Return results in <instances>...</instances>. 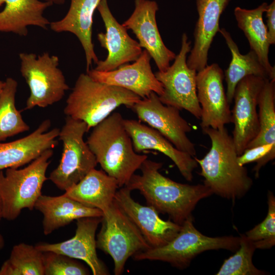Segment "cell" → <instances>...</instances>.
I'll list each match as a JSON object with an SVG mask.
<instances>
[{"instance_id":"obj_28","label":"cell","mask_w":275,"mask_h":275,"mask_svg":"<svg viewBox=\"0 0 275 275\" xmlns=\"http://www.w3.org/2000/svg\"><path fill=\"white\" fill-rule=\"evenodd\" d=\"M17 86L15 79L8 77L0 94V142L30 129L16 107Z\"/></svg>"},{"instance_id":"obj_6","label":"cell","mask_w":275,"mask_h":275,"mask_svg":"<svg viewBox=\"0 0 275 275\" xmlns=\"http://www.w3.org/2000/svg\"><path fill=\"white\" fill-rule=\"evenodd\" d=\"M193 222L191 215L181 225L179 232L169 242L160 247L140 251L132 256L133 259L136 261H161L184 269L195 257L203 252L219 249L236 251L238 249L239 237H209L199 231Z\"/></svg>"},{"instance_id":"obj_18","label":"cell","mask_w":275,"mask_h":275,"mask_svg":"<svg viewBox=\"0 0 275 275\" xmlns=\"http://www.w3.org/2000/svg\"><path fill=\"white\" fill-rule=\"evenodd\" d=\"M102 217H87L76 220L74 236L65 241L56 243L39 242L35 246L42 252L61 254L86 263L94 275L108 274V270L98 257L96 232Z\"/></svg>"},{"instance_id":"obj_36","label":"cell","mask_w":275,"mask_h":275,"mask_svg":"<svg viewBox=\"0 0 275 275\" xmlns=\"http://www.w3.org/2000/svg\"><path fill=\"white\" fill-rule=\"evenodd\" d=\"M44 1L49 2L52 4L62 5L65 3V0H44Z\"/></svg>"},{"instance_id":"obj_22","label":"cell","mask_w":275,"mask_h":275,"mask_svg":"<svg viewBox=\"0 0 275 275\" xmlns=\"http://www.w3.org/2000/svg\"><path fill=\"white\" fill-rule=\"evenodd\" d=\"M101 0H70L69 10L59 20L50 23L51 30L57 33L70 32L76 36L84 49L86 70L92 63L97 64L98 58L92 42L93 15Z\"/></svg>"},{"instance_id":"obj_10","label":"cell","mask_w":275,"mask_h":275,"mask_svg":"<svg viewBox=\"0 0 275 275\" xmlns=\"http://www.w3.org/2000/svg\"><path fill=\"white\" fill-rule=\"evenodd\" d=\"M190 41L183 33L179 53L173 64L164 71H158L155 75L162 85L163 93L159 96L164 104L179 110L185 109L198 119L201 117V107L199 103L196 86L197 72L189 68L186 63L191 49Z\"/></svg>"},{"instance_id":"obj_29","label":"cell","mask_w":275,"mask_h":275,"mask_svg":"<svg viewBox=\"0 0 275 275\" xmlns=\"http://www.w3.org/2000/svg\"><path fill=\"white\" fill-rule=\"evenodd\" d=\"M0 275H44L43 252L23 242L14 245L0 268Z\"/></svg>"},{"instance_id":"obj_20","label":"cell","mask_w":275,"mask_h":275,"mask_svg":"<svg viewBox=\"0 0 275 275\" xmlns=\"http://www.w3.org/2000/svg\"><path fill=\"white\" fill-rule=\"evenodd\" d=\"M195 1L198 18L194 32V45L186 63L189 68L198 72L208 65L209 48L220 29L221 16L230 0Z\"/></svg>"},{"instance_id":"obj_23","label":"cell","mask_w":275,"mask_h":275,"mask_svg":"<svg viewBox=\"0 0 275 275\" xmlns=\"http://www.w3.org/2000/svg\"><path fill=\"white\" fill-rule=\"evenodd\" d=\"M34 208L43 214V232L45 235L74 220L87 217H102L103 215L100 210L82 204L64 194L59 196L41 195Z\"/></svg>"},{"instance_id":"obj_33","label":"cell","mask_w":275,"mask_h":275,"mask_svg":"<svg viewBox=\"0 0 275 275\" xmlns=\"http://www.w3.org/2000/svg\"><path fill=\"white\" fill-rule=\"evenodd\" d=\"M44 275H87L89 270L74 259L51 251L43 252Z\"/></svg>"},{"instance_id":"obj_19","label":"cell","mask_w":275,"mask_h":275,"mask_svg":"<svg viewBox=\"0 0 275 275\" xmlns=\"http://www.w3.org/2000/svg\"><path fill=\"white\" fill-rule=\"evenodd\" d=\"M51 121L46 119L30 134L10 142H0V171L18 168L39 157L45 151L53 149L58 144L60 129L49 130Z\"/></svg>"},{"instance_id":"obj_1","label":"cell","mask_w":275,"mask_h":275,"mask_svg":"<svg viewBox=\"0 0 275 275\" xmlns=\"http://www.w3.org/2000/svg\"><path fill=\"white\" fill-rule=\"evenodd\" d=\"M162 164L146 159L140 168L141 175L134 174L125 186L131 191L138 190L148 205L181 225L197 203L213 193L204 184H182L164 176L159 171Z\"/></svg>"},{"instance_id":"obj_35","label":"cell","mask_w":275,"mask_h":275,"mask_svg":"<svg viewBox=\"0 0 275 275\" xmlns=\"http://www.w3.org/2000/svg\"><path fill=\"white\" fill-rule=\"evenodd\" d=\"M265 13L268 42L273 45L275 44V0L267 5Z\"/></svg>"},{"instance_id":"obj_5","label":"cell","mask_w":275,"mask_h":275,"mask_svg":"<svg viewBox=\"0 0 275 275\" xmlns=\"http://www.w3.org/2000/svg\"><path fill=\"white\" fill-rule=\"evenodd\" d=\"M53 149L45 151L22 169L8 168L0 171V198L3 218L16 219L25 208L32 210L42 195L43 184L48 179L47 169Z\"/></svg>"},{"instance_id":"obj_32","label":"cell","mask_w":275,"mask_h":275,"mask_svg":"<svg viewBox=\"0 0 275 275\" xmlns=\"http://www.w3.org/2000/svg\"><path fill=\"white\" fill-rule=\"evenodd\" d=\"M267 203L268 212L265 219L245 234L256 249H269L275 244V197L270 191Z\"/></svg>"},{"instance_id":"obj_27","label":"cell","mask_w":275,"mask_h":275,"mask_svg":"<svg viewBox=\"0 0 275 275\" xmlns=\"http://www.w3.org/2000/svg\"><path fill=\"white\" fill-rule=\"evenodd\" d=\"M218 32L225 40L232 56L229 65L224 73L227 84L226 96L230 104L233 100L236 86L243 78L249 75H255L269 80L270 78L255 51L251 50L245 54H241L229 32L225 28H222Z\"/></svg>"},{"instance_id":"obj_21","label":"cell","mask_w":275,"mask_h":275,"mask_svg":"<svg viewBox=\"0 0 275 275\" xmlns=\"http://www.w3.org/2000/svg\"><path fill=\"white\" fill-rule=\"evenodd\" d=\"M124 125L131 139L135 152L158 151L173 161L187 181L193 180V172L198 166L194 156L179 150L158 131L139 121L124 119Z\"/></svg>"},{"instance_id":"obj_3","label":"cell","mask_w":275,"mask_h":275,"mask_svg":"<svg viewBox=\"0 0 275 275\" xmlns=\"http://www.w3.org/2000/svg\"><path fill=\"white\" fill-rule=\"evenodd\" d=\"M124 119L113 113L93 127L86 143L102 170L125 186L148 156L134 151Z\"/></svg>"},{"instance_id":"obj_31","label":"cell","mask_w":275,"mask_h":275,"mask_svg":"<svg viewBox=\"0 0 275 275\" xmlns=\"http://www.w3.org/2000/svg\"><path fill=\"white\" fill-rule=\"evenodd\" d=\"M239 246L236 253L225 260L216 275H263L266 272L257 268L253 263L256 249L253 241L241 235Z\"/></svg>"},{"instance_id":"obj_24","label":"cell","mask_w":275,"mask_h":275,"mask_svg":"<svg viewBox=\"0 0 275 275\" xmlns=\"http://www.w3.org/2000/svg\"><path fill=\"white\" fill-rule=\"evenodd\" d=\"M0 12V32H11L21 36L28 34V27L37 26L47 30L50 22L44 16L46 8L52 4L40 0H5Z\"/></svg>"},{"instance_id":"obj_16","label":"cell","mask_w":275,"mask_h":275,"mask_svg":"<svg viewBox=\"0 0 275 275\" xmlns=\"http://www.w3.org/2000/svg\"><path fill=\"white\" fill-rule=\"evenodd\" d=\"M125 186L117 190L114 201L135 225L151 248L163 246L178 233L181 225L172 221H164L153 207L143 206L131 196Z\"/></svg>"},{"instance_id":"obj_37","label":"cell","mask_w":275,"mask_h":275,"mask_svg":"<svg viewBox=\"0 0 275 275\" xmlns=\"http://www.w3.org/2000/svg\"><path fill=\"white\" fill-rule=\"evenodd\" d=\"M5 245L4 238L0 232V251H1Z\"/></svg>"},{"instance_id":"obj_13","label":"cell","mask_w":275,"mask_h":275,"mask_svg":"<svg viewBox=\"0 0 275 275\" xmlns=\"http://www.w3.org/2000/svg\"><path fill=\"white\" fill-rule=\"evenodd\" d=\"M224 74L216 63L197 72V94L201 107L200 126L219 129L232 122L231 110L223 85Z\"/></svg>"},{"instance_id":"obj_2","label":"cell","mask_w":275,"mask_h":275,"mask_svg":"<svg viewBox=\"0 0 275 275\" xmlns=\"http://www.w3.org/2000/svg\"><path fill=\"white\" fill-rule=\"evenodd\" d=\"M211 141L209 151L201 159L194 156L201 167L199 174L213 194L234 200L243 197L253 181L247 170L237 162L238 154L231 135L224 127L202 129Z\"/></svg>"},{"instance_id":"obj_40","label":"cell","mask_w":275,"mask_h":275,"mask_svg":"<svg viewBox=\"0 0 275 275\" xmlns=\"http://www.w3.org/2000/svg\"><path fill=\"white\" fill-rule=\"evenodd\" d=\"M5 3V0H0V7L2 4Z\"/></svg>"},{"instance_id":"obj_4","label":"cell","mask_w":275,"mask_h":275,"mask_svg":"<svg viewBox=\"0 0 275 275\" xmlns=\"http://www.w3.org/2000/svg\"><path fill=\"white\" fill-rule=\"evenodd\" d=\"M141 98L122 87L96 81L81 73L69 95L64 109L66 116L85 122L89 130L118 107L130 108Z\"/></svg>"},{"instance_id":"obj_12","label":"cell","mask_w":275,"mask_h":275,"mask_svg":"<svg viewBox=\"0 0 275 275\" xmlns=\"http://www.w3.org/2000/svg\"><path fill=\"white\" fill-rule=\"evenodd\" d=\"M267 79L249 75L240 80L236 86L233 96L234 105L231 111V123L234 125L232 137L238 155L243 153L259 133L257 110L258 98Z\"/></svg>"},{"instance_id":"obj_26","label":"cell","mask_w":275,"mask_h":275,"mask_svg":"<svg viewBox=\"0 0 275 275\" xmlns=\"http://www.w3.org/2000/svg\"><path fill=\"white\" fill-rule=\"evenodd\" d=\"M267 5V3L264 2L253 9L236 7L234 14L238 27L247 38L251 50L256 53L271 80L275 79V68L269 61L270 45L268 42L267 27L263 20V14L265 12Z\"/></svg>"},{"instance_id":"obj_9","label":"cell","mask_w":275,"mask_h":275,"mask_svg":"<svg viewBox=\"0 0 275 275\" xmlns=\"http://www.w3.org/2000/svg\"><path fill=\"white\" fill-rule=\"evenodd\" d=\"M101 224L96 247L111 256L116 275L123 273L129 257L151 248L135 225L115 201L109 210L103 214Z\"/></svg>"},{"instance_id":"obj_14","label":"cell","mask_w":275,"mask_h":275,"mask_svg":"<svg viewBox=\"0 0 275 275\" xmlns=\"http://www.w3.org/2000/svg\"><path fill=\"white\" fill-rule=\"evenodd\" d=\"M158 5L155 1L135 0L134 9L122 25L134 34L141 47L148 51L158 71H164L176 54L164 44L156 20Z\"/></svg>"},{"instance_id":"obj_17","label":"cell","mask_w":275,"mask_h":275,"mask_svg":"<svg viewBox=\"0 0 275 275\" xmlns=\"http://www.w3.org/2000/svg\"><path fill=\"white\" fill-rule=\"evenodd\" d=\"M151 59L145 49L132 64H125L106 72L90 69L87 73L96 81L126 89L141 99L148 97L152 92L160 96L163 88L152 70Z\"/></svg>"},{"instance_id":"obj_39","label":"cell","mask_w":275,"mask_h":275,"mask_svg":"<svg viewBox=\"0 0 275 275\" xmlns=\"http://www.w3.org/2000/svg\"><path fill=\"white\" fill-rule=\"evenodd\" d=\"M4 85V81L0 80V94L3 90Z\"/></svg>"},{"instance_id":"obj_8","label":"cell","mask_w":275,"mask_h":275,"mask_svg":"<svg viewBox=\"0 0 275 275\" xmlns=\"http://www.w3.org/2000/svg\"><path fill=\"white\" fill-rule=\"evenodd\" d=\"M19 57L20 72L30 91L25 109L44 108L60 101L69 87L58 68V57L47 52L38 56L21 52Z\"/></svg>"},{"instance_id":"obj_38","label":"cell","mask_w":275,"mask_h":275,"mask_svg":"<svg viewBox=\"0 0 275 275\" xmlns=\"http://www.w3.org/2000/svg\"><path fill=\"white\" fill-rule=\"evenodd\" d=\"M3 218V214H2V200L0 198V222Z\"/></svg>"},{"instance_id":"obj_15","label":"cell","mask_w":275,"mask_h":275,"mask_svg":"<svg viewBox=\"0 0 275 275\" xmlns=\"http://www.w3.org/2000/svg\"><path fill=\"white\" fill-rule=\"evenodd\" d=\"M97 9L106 30L105 33H99L97 38L101 46L107 50L108 54L104 60H99L94 69L109 71L135 61L143 51L139 42L130 37L127 30L116 19L107 0H101Z\"/></svg>"},{"instance_id":"obj_34","label":"cell","mask_w":275,"mask_h":275,"mask_svg":"<svg viewBox=\"0 0 275 275\" xmlns=\"http://www.w3.org/2000/svg\"><path fill=\"white\" fill-rule=\"evenodd\" d=\"M275 158V145L265 144L246 148L237 157L238 163L241 166L251 162H256L253 169L255 176L258 178L260 169Z\"/></svg>"},{"instance_id":"obj_11","label":"cell","mask_w":275,"mask_h":275,"mask_svg":"<svg viewBox=\"0 0 275 275\" xmlns=\"http://www.w3.org/2000/svg\"><path fill=\"white\" fill-rule=\"evenodd\" d=\"M130 109L141 121L158 131L179 150L196 156L195 145L187 135L192 127L182 117L178 108L163 104L158 95L152 92Z\"/></svg>"},{"instance_id":"obj_7","label":"cell","mask_w":275,"mask_h":275,"mask_svg":"<svg viewBox=\"0 0 275 275\" xmlns=\"http://www.w3.org/2000/svg\"><path fill=\"white\" fill-rule=\"evenodd\" d=\"M88 131L85 122L66 116L58 136L63 144L61 158L48 178L61 190L66 191L72 187L98 164L84 140V135Z\"/></svg>"},{"instance_id":"obj_30","label":"cell","mask_w":275,"mask_h":275,"mask_svg":"<svg viewBox=\"0 0 275 275\" xmlns=\"http://www.w3.org/2000/svg\"><path fill=\"white\" fill-rule=\"evenodd\" d=\"M259 131L246 148L275 145V79H267L258 98Z\"/></svg>"},{"instance_id":"obj_25","label":"cell","mask_w":275,"mask_h":275,"mask_svg":"<svg viewBox=\"0 0 275 275\" xmlns=\"http://www.w3.org/2000/svg\"><path fill=\"white\" fill-rule=\"evenodd\" d=\"M118 188L114 178L103 170L95 168L64 194L82 204L96 208L104 214L111 209Z\"/></svg>"}]
</instances>
